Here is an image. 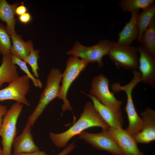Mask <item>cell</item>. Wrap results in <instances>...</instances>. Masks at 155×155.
I'll return each instance as SVG.
<instances>
[{"mask_svg":"<svg viewBox=\"0 0 155 155\" xmlns=\"http://www.w3.org/2000/svg\"><path fill=\"white\" fill-rule=\"evenodd\" d=\"M111 41L102 39L97 44L90 46L83 45L76 41L72 49L66 52L67 55H72L88 63H96L99 68L103 66V57L108 55Z\"/></svg>","mask_w":155,"mask_h":155,"instance_id":"cell-6","label":"cell"},{"mask_svg":"<svg viewBox=\"0 0 155 155\" xmlns=\"http://www.w3.org/2000/svg\"><path fill=\"white\" fill-rule=\"evenodd\" d=\"M76 146L75 142H73L56 155H67L74 149Z\"/></svg>","mask_w":155,"mask_h":155,"instance_id":"cell-26","label":"cell"},{"mask_svg":"<svg viewBox=\"0 0 155 155\" xmlns=\"http://www.w3.org/2000/svg\"><path fill=\"white\" fill-rule=\"evenodd\" d=\"M154 3V0H121L119 5L123 11L131 12L144 9Z\"/></svg>","mask_w":155,"mask_h":155,"instance_id":"cell-22","label":"cell"},{"mask_svg":"<svg viewBox=\"0 0 155 155\" xmlns=\"http://www.w3.org/2000/svg\"><path fill=\"white\" fill-rule=\"evenodd\" d=\"M109 80L104 75L100 74L92 80L90 94L96 97L103 104L114 110H121L122 101L115 97L114 93L109 90Z\"/></svg>","mask_w":155,"mask_h":155,"instance_id":"cell-8","label":"cell"},{"mask_svg":"<svg viewBox=\"0 0 155 155\" xmlns=\"http://www.w3.org/2000/svg\"><path fill=\"white\" fill-rule=\"evenodd\" d=\"M23 107L22 104L18 102L13 103L3 117L0 136L2 139V150L3 155H12L13 142L17 134L16 123Z\"/></svg>","mask_w":155,"mask_h":155,"instance_id":"cell-5","label":"cell"},{"mask_svg":"<svg viewBox=\"0 0 155 155\" xmlns=\"http://www.w3.org/2000/svg\"><path fill=\"white\" fill-rule=\"evenodd\" d=\"M81 92L91 98L94 107L110 128L122 127L123 120L121 110H112L102 104L94 96Z\"/></svg>","mask_w":155,"mask_h":155,"instance_id":"cell-14","label":"cell"},{"mask_svg":"<svg viewBox=\"0 0 155 155\" xmlns=\"http://www.w3.org/2000/svg\"><path fill=\"white\" fill-rule=\"evenodd\" d=\"M139 10L131 12L130 20L124 26L118 34L117 42L125 46H129L139 36V30L136 22V17Z\"/></svg>","mask_w":155,"mask_h":155,"instance_id":"cell-16","label":"cell"},{"mask_svg":"<svg viewBox=\"0 0 155 155\" xmlns=\"http://www.w3.org/2000/svg\"><path fill=\"white\" fill-rule=\"evenodd\" d=\"M88 63L85 61L74 56L68 59L65 69L62 73V85L57 98L62 99L63 101L61 106V115L67 110L72 112L69 102L67 98V94L72 83L87 67Z\"/></svg>","mask_w":155,"mask_h":155,"instance_id":"cell-4","label":"cell"},{"mask_svg":"<svg viewBox=\"0 0 155 155\" xmlns=\"http://www.w3.org/2000/svg\"><path fill=\"white\" fill-rule=\"evenodd\" d=\"M137 48L111 41L108 55L117 66L127 69L136 70L139 66Z\"/></svg>","mask_w":155,"mask_h":155,"instance_id":"cell-7","label":"cell"},{"mask_svg":"<svg viewBox=\"0 0 155 155\" xmlns=\"http://www.w3.org/2000/svg\"><path fill=\"white\" fill-rule=\"evenodd\" d=\"M32 127L27 122L21 134L15 138L12 144L14 149L13 155H20L22 153L34 152L40 150L34 141L31 132Z\"/></svg>","mask_w":155,"mask_h":155,"instance_id":"cell-15","label":"cell"},{"mask_svg":"<svg viewBox=\"0 0 155 155\" xmlns=\"http://www.w3.org/2000/svg\"><path fill=\"white\" fill-rule=\"evenodd\" d=\"M20 155H47L44 152L39 151L34 152L22 153Z\"/></svg>","mask_w":155,"mask_h":155,"instance_id":"cell-30","label":"cell"},{"mask_svg":"<svg viewBox=\"0 0 155 155\" xmlns=\"http://www.w3.org/2000/svg\"><path fill=\"white\" fill-rule=\"evenodd\" d=\"M19 5L18 2L11 5L6 0H0V20L6 24V30L10 36L17 34L15 30L16 19L15 11Z\"/></svg>","mask_w":155,"mask_h":155,"instance_id":"cell-17","label":"cell"},{"mask_svg":"<svg viewBox=\"0 0 155 155\" xmlns=\"http://www.w3.org/2000/svg\"><path fill=\"white\" fill-rule=\"evenodd\" d=\"M19 77L17 67L12 63L10 53L3 56L0 66V88L4 83H9Z\"/></svg>","mask_w":155,"mask_h":155,"instance_id":"cell-18","label":"cell"},{"mask_svg":"<svg viewBox=\"0 0 155 155\" xmlns=\"http://www.w3.org/2000/svg\"><path fill=\"white\" fill-rule=\"evenodd\" d=\"M136 48L140 54L138 68L142 81L154 88L155 86V57L148 53L141 46Z\"/></svg>","mask_w":155,"mask_h":155,"instance_id":"cell-12","label":"cell"},{"mask_svg":"<svg viewBox=\"0 0 155 155\" xmlns=\"http://www.w3.org/2000/svg\"><path fill=\"white\" fill-rule=\"evenodd\" d=\"M7 107L5 105H0V130L1 127L3 117L7 110Z\"/></svg>","mask_w":155,"mask_h":155,"instance_id":"cell-29","label":"cell"},{"mask_svg":"<svg viewBox=\"0 0 155 155\" xmlns=\"http://www.w3.org/2000/svg\"><path fill=\"white\" fill-rule=\"evenodd\" d=\"M10 56L12 63L14 65H17L20 69L24 71L27 76L31 80L34 86L41 88L42 84L40 80H38L30 72L27 65L26 63L20 58L11 53H10Z\"/></svg>","mask_w":155,"mask_h":155,"instance_id":"cell-23","label":"cell"},{"mask_svg":"<svg viewBox=\"0 0 155 155\" xmlns=\"http://www.w3.org/2000/svg\"><path fill=\"white\" fill-rule=\"evenodd\" d=\"M18 19L20 22L22 23L26 24L31 21L32 17L29 13L26 12L19 16Z\"/></svg>","mask_w":155,"mask_h":155,"instance_id":"cell-27","label":"cell"},{"mask_svg":"<svg viewBox=\"0 0 155 155\" xmlns=\"http://www.w3.org/2000/svg\"><path fill=\"white\" fill-rule=\"evenodd\" d=\"M30 79L25 75L9 83L6 87L0 90V101L12 100L29 106L26 97L30 88Z\"/></svg>","mask_w":155,"mask_h":155,"instance_id":"cell-9","label":"cell"},{"mask_svg":"<svg viewBox=\"0 0 155 155\" xmlns=\"http://www.w3.org/2000/svg\"><path fill=\"white\" fill-rule=\"evenodd\" d=\"M110 132L122 155H144L138 148L133 136L121 128H110Z\"/></svg>","mask_w":155,"mask_h":155,"instance_id":"cell-11","label":"cell"},{"mask_svg":"<svg viewBox=\"0 0 155 155\" xmlns=\"http://www.w3.org/2000/svg\"><path fill=\"white\" fill-rule=\"evenodd\" d=\"M0 155H3L2 151V149H1L0 147Z\"/></svg>","mask_w":155,"mask_h":155,"instance_id":"cell-31","label":"cell"},{"mask_svg":"<svg viewBox=\"0 0 155 155\" xmlns=\"http://www.w3.org/2000/svg\"><path fill=\"white\" fill-rule=\"evenodd\" d=\"M102 129L98 133L83 131L79 135V138L97 149L106 151L113 155H122L109 129Z\"/></svg>","mask_w":155,"mask_h":155,"instance_id":"cell-10","label":"cell"},{"mask_svg":"<svg viewBox=\"0 0 155 155\" xmlns=\"http://www.w3.org/2000/svg\"><path fill=\"white\" fill-rule=\"evenodd\" d=\"M62 73L60 70L52 69L48 75L45 88L40 95L38 103L28 117L27 122L32 127L44 109L53 100L57 98L60 88Z\"/></svg>","mask_w":155,"mask_h":155,"instance_id":"cell-3","label":"cell"},{"mask_svg":"<svg viewBox=\"0 0 155 155\" xmlns=\"http://www.w3.org/2000/svg\"><path fill=\"white\" fill-rule=\"evenodd\" d=\"M11 38L6 27L0 23V54L3 56L10 53L12 46Z\"/></svg>","mask_w":155,"mask_h":155,"instance_id":"cell-24","label":"cell"},{"mask_svg":"<svg viewBox=\"0 0 155 155\" xmlns=\"http://www.w3.org/2000/svg\"><path fill=\"white\" fill-rule=\"evenodd\" d=\"M140 115L143 120V128L133 136L137 143L149 144L155 140V111L146 108Z\"/></svg>","mask_w":155,"mask_h":155,"instance_id":"cell-13","label":"cell"},{"mask_svg":"<svg viewBox=\"0 0 155 155\" xmlns=\"http://www.w3.org/2000/svg\"><path fill=\"white\" fill-rule=\"evenodd\" d=\"M93 127H99L102 129H109L110 127L103 119L92 102L88 101L84 106L83 111L78 120L65 131L59 133H49L53 144L58 148L65 147L74 136L84 130Z\"/></svg>","mask_w":155,"mask_h":155,"instance_id":"cell-1","label":"cell"},{"mask_svg":"<svg viewBox=\"0 0 155 155\" xmlns=\"http://www.w3.org/2000/svg\"><path fill=\"white\" fill-rule=\"evenodd\" d=\"M133 78L128 84L121 86L119 83L115 82L111 85V88L115 93L123 91L126 94L127 103L125 110L127 115L129 125L125 130L133 136L141 131L143 127V122L142 118L139 117L136 110L132 95L134 88L142 81L141 74L137 71H133Z\"/></svg>","mask_w":155,"mask_h":155,"instance_id":"cell-2","label":"cell"},{"mask_svg":"<svg viewBox=\"0 0 155 155\" xmlns=\"http://www.w3.org/2000/svg\"><path fill=\"white\" fill-rule=\"evenodd\" d=\"M27 9L24 5L23 2H22L21 5L18 6L16 9L15 12L16 14L21 16L27 12Z\"/></svg>","mask_w":155,"mask_h":155,"instance_id":"cell-28","label":"cell"},{"mask_svg":"<svg viewBox=\"0 0 155 155\" xmlns=\"http://www.w3.org/2000/svg\"><path fill=\"white\" fill-rule=\"evenodd\" d=\"M12 42L10 53L17 56L24 61L34 49L32 42L28 40L24 41L21 36L19 35L10 36Z\"/></svg>","mask_w":155,"mask_h":155,"instance_id":"cell-19","label":"cell"},{"mask_svg":"<svg viewBox=\"0 0 155 155\" xmlns=\"http://www.w3.org/2000/svg\"><path fill=\"white\" fill-rule=\"evenodd\" d=\"M139 42L148 53L155 57V18L143 32Z\"/></svg>","mask_w":155,"mask_h":155,"instance_id":"cell-21","label":"cell"},{"mask_svg":"<svg viewBox=\"0 0 155 155\" xmlns=\"http://www.w3.org/2000/svg\"><path fill=\"white\" fill-rule=\"evenodd\" d=\"M39 53V50L33 49L24 61L30 65L33 73V75L38 80H40L39 78V75L38 72V71L39 70L38 60L40 58Z\"/></svg>","mask_w":155,"mask_h":155,"instance_id":"cell-25","label":"cell"},{"mask_svg":"<svg viewBox=\"0 0 155 155\" xmlns=\"http://www.w3.org/2000/svg\"><path fill=\"white\" fill-rule=\"evenodd\" d=\"M155 18V3L138 13L136 17V22L139 30V36L137 40L140 42L144 32Z\"/></svg>","mask_w":155,"mask_h":155,"instance_id":"cell-20","label":"cell"}]
</instances>
